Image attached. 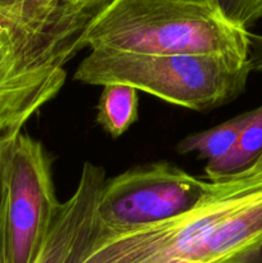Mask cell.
<instances>
[{
    "label": "cell",
    "instance_id": "6da1fadb",
    "mask_svg": "<svg viewBox=\"0 0 262 263\" xmlns=\"http://www.w3.org/2000/svg\"><path fill=\"white\" fill-rule=\"evenodd\" d=\"M86 48L248 61L249 32L231 23L216 3L112 0L90 25Z\"/></svg>",
    "mask_w": 262,
    "mask_h": 263
},
{
    "label": "cell",
    "instance_id": "7a4b0ae2",
    "mask_svg": "<svg viewBox=\"0 0 262 263\" xmlns=\"http://www.w3.org/2000/svg\"><path fill=\"white\" fill-rule=\"evenodd\" d=\"M252 71L248 61L208 54H143L97 49L80 62L74 80L122 84L170 104L203 110L238 98Z\"/></svg>",
    "mask_w": 262,
    "mask_h": 263
},
{
    "label": "cell",
    "instance_id": "3957f363",
    "mask_svg": "<svg viewBox=\"0 0 262 263\" xmlns=\"http://www.w3.org/2000/svg\"><path fill=\"white\" fill-rule=\"evenodd\" d=\"M210 182L204 198L184 215L127 233L98 235L92 230L69 263H211L213 236L262 192V171L249 168Z\"/></svg>",
    "mask_w": 262,
    "mask_h": 263
},
{
    "label": "cell",
    "instance_id": "277c9868",
    "mask_svg": "<svg viewBox=\"0 0 262 263\" xmlns=\"http://www.w3.org/2000/svg\"><path fill=\"white\" fill-rule=\"evenodd\" d=\"M87 30L10 25L0 37V139L21 133L59 94L64 66L86 48Z\"/></svg>",
    "mask_w": 262,
    "mask_h": 263
},
{
    "label": "cell",
    "instance_id": "5b68a950",
    "mask_svg": "<svg viewBox=\"0 0 262 263\" xmlns=\"http://www.w3.org/2000/svg\"><path fill=\"white\" fill-rule=\"evenodd\" d=\"M210 184L167 162L134 167L105 180L94 234L127 233L184 215L197 207Z\"/></svg>",
    "mask_w": 262,
    "mask_h": 263
},
{
    "label": "cell",
    "instance_id": "8992f818",
    "mask_svg": "<svg viewBox=\"0 0 262 263\" xmlns=\"http://www.w3.org/2000/svg\"><path fill=\"white\" fill-rule=\"evenodd\" d=\"M4 195L8 263H33L61 203L49 153L23 131L5 146Z\"/></svg>",
    "mask_w": 262,
    "mask_h": 263
},
{
    "label": "cell",
    "instance_id": "52a82bcc",
    "mask_svg": "<svg viewBox=\"0 0 262 263\" xmlns=\"http://www.w3.org/2000/svg\"><path fill=\"white\" fill-rule=\"evenodd\" d=\"M105 180L103 167L85 162L76 189L59 205L33 263H69L86 246L95 228L98 200Z\"/></svg>",
    "mask_w": 262,
    "mask_h": 263
},
{
    "label": "cell",
    "instance_id": "ba28073f",
    "mask_svg": "<svg viewBox=\"0 0 262 263\" xmlns=\"http://www.w3.org/2000/svg\"><path fill=\"white\" fill-rule=\"evenodd\" d=\"M262 156V105L253 110L252 117L241 131L235 144L226 156L205 164V175L210 181H218L235 176L256 164Z\"/></svg>",
    "mask_w": 262,
    "mask_h": 263
},
{
    "label": "cell",
    "instance_id": "9c48e42d",
    "mask_svg": "<svg viewBox=\"0 0 262 263\" xmlns=\"http://www.w3.org/2000/svg\"><path fill=\"white\" fill-rule=\"evenodd\" d=\"M138 116V90L122 84L103 86L97 105V122L105 133L120 138L136 122Z\"/></svg>",
    "mask_w": 262,
    "mask_h": 263
},
{
    "label": "cell",
    "instance_id": "30bf717a",
    "mask_svg": "<svg viewBox=\"0 0 262 263\" xmlns=\"http://www.w3.org/2000/svg\"><path fill=\"white\" fill-rule=\"evenodd\" d=\"M252 113L253 110H249L210 130L186 136L177 144V152L180 154H197L198 158L207 159V163L218 161L231 151L251 120Z\"/></svg>",
    "mask_w": 262,
    "mask_h": 263
},
{
    "label": "cell",
    "instance_id": "8fae6325",
    "mask_svg": "<svg viewBox=\"0 0 262 263\" xmlns=\"http://www.w3.org/2000/svg\"><path fill=\"white\" fill-rule=\"evenodd\" d=\"M217 4L231 23L244 30L262 18V0H217Z\"/></svg>",
    "mask_w": 262,
    "mask_h": 263
},
{
    "label": "cell",
    "instance_id": "7c38bea8",
    "mask_svg": "<svg viewBox=\"0 0 262 263\" xmlns=\"http://www.w3.org/2000/svg\"><path fill=\"white\" fill-rule=\"evenodd\" d=\"M66 2L104 8L112 0H66ZM28 5L30 0H0V20L5 23L15 22L25 15Z\"/></svg>",
    "mask_w": 262,
    "mask_h": 263
},
{
    "label": "cell",
    "instance_id": "4fadbf2b",
    "mask_svg": "<svg viewBox=\"0 0 262 263\" xmlns=\"http://www.w3.org/2000/svg\"><path fill=\"white\" fill-rule=\"evenodd\" d=\"M249 63L252 71L262 72V35L249 32Z\"/></svg>",
    "mask_w": 262,
    "mask_h": 263
},
{
    "label": "cell",
    "instance_id": "5bb4252c",
    "mask_svg": "<svg viewBox=\"0 0 262 263\" xmlns=\"http://www.w3.org/2000/svg\"><path fill=\"white\" fill-rule=\"evenodd\" d=\"M0 263H8L5 240V195L0 207Z\"/></svg>",
    "mask_w": 262,
    "mask_h": 263
},
{
    "label": "cell",
    "instance_id": "9a60e30c",
    "mask_svg": "<svg viewBox=\"0 0 262 263\" xmlns=\"http://www.w3.org/2000/svg\"><path fill=\"white\" fill-rule=\"evenodd\" d=\"M14 136V135H13ZM12 138H4L0 139V207H2L3 199H4V154H5V146H7L8 140Z\"/></svg>",
    "mask_w": 262,
    "mask_h": 263
},
{
    "label": "cell",
    "instance_id": "2e32d148",
    "mask_svg": "<svg viewBox=\"0 0 262 263\" xmlns=\"http://www.w3.org/2000/svg\"><path fill=\"white\" fill-rule=\"evenodd\" d=\"M9 27H10V25H7V23L3 22V21L0 20V37H2L3 35H5V33L8 32Z\"/></svg>",
    "mask_w": 262,
    "mask_h": 263
},
{
    "label": "cell",
    "instance_id": "e0dca14e",
    "mask_svg": "<svg viewBox=\"0 0 262 263\" xmlns=\"http://www.w3.org/2000/svg\"><path fill=\"white\" fill-rule=\"evenodd\" d=\"M252 168L256 170V171H262V156L259 157V159L256 162V164H254V166L252 167Z\"/></svg>",
    "mask_w": 262,
    "mask_h": 263
},
{
    "label": "cell",
    "instance_id": "ac0fdd59",
    "mask_svg": "<svg viewBox=\"0 0 262 263\" xmlns=\"http://www.w3.org/2000/svg\"><path fill=\"white\" fill-rule=\"evenodd\" d=\"M251 263H262V251L259 252V254H258V256H257L256 258H254L253 261H252Z\"/></svg>",
    "mask_w": 262,
    "mask_h": 263
},
{
    "label": "cell",
    "instance_id": "d6986e66",
    "mask_svg": "<svg viewBox=\"0 0 262 263\" xmlns=\"http://www.w3.org/2000/svg\"><path fill=\"white\" fill-rule=\"evenodd\" d=\"M194 2H204V3H216L217 4V0H194ZM218 5V4H217Z\"/></svg>",
    "mask_w": 262,
    "mask_h": 263
},
{
    "label": "cell",
    "instance_id": "ffe728a7",
    "mask_svg": "<svg viewBox=\"0 0 262 263\" xmlns=\"http://www.w3.org/2000/svg\"><path fill=\"white\" fill-rule=\"evenodd\" d=\"M193 263H199V262H193Z\"/></svg>",
    "mask_w": 262,
    "mask_h": 263
}]
</instances>
